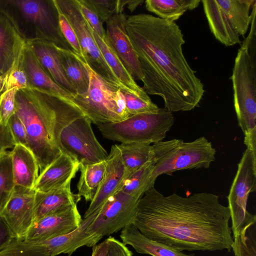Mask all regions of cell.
I'll list each match as a JSON object with an SVG mask.
<instances>
[{"mask_svg":"<svg viewBox=\"0 0 256 256\" xmlns=\"http://www.w3.org/2000/svg\"><path fill=\"white\" fill-rule=\"evenodd\" d=\"M20 66L26 76L28 88L54 94L71 100L73 94L52 80L26 44L21 56Z\"/></svg>","mask_w":256,"mask_h":256,"instance_id":"7402d4cb","label":"cell"},{"mask_svg":"<svg viewBox=\"0 0 256 256\" xmlns=\"http://www.w3.org/2000/svg\"><path fill=\"white\" fill-rule=\"evenodd\" d=\"M14 238L6 223L0 216V248L4 246Z\"/></svg>","mask_w":256,"mask_h":256,"instance_id":"ee69618b","label":"cell"},{"mask_svg":"<svg viewBox=\"0 0 256 256\" xmlns=\"http://www.w3.org/2000/svg\"><path fill=\"white\" fill-rule=\"evenodd\" d=\"M18 89L12 88L0 95V122L7 126L10 118L16 114V95Z\"/></svg>","mask_w":256,"mask_h":256,"instance_id":"74e56055","label":"cell"},{"mask_svg":"<svg viewBox=\"0 0 256 256\" xmlns=\"http://www.w3.org/2000/svg\"><path fill=\"white\" fill-rule=\"evenodd\" d=\"M126 109L130 116L152 112L158 108L150 97L138 96L128 92L122 91Z\"/></svg>","mask_w":256,"mask_h":256,"instance_id":"e575fe53","label":"cell"},{"mask_svg":"<svg viewBox=\"0 0 256 256\" xmlns=\"http://www.w3.org/2000/svg\"><path fill=\"white\" fill-rule=\"evenodd\" d=\"M55 47L64 74L76 94H82L86 92L89 86V76L80 59L71 50L56 45Z\"/></svg>","mask_w":256,"mask_h":256,"instance_id":"4316f807","label":"cell"},{"mask_svg":"<svg viewBox=\"0 0 256 256\" xmlns=\"http://www.w3.org/2000/svg\"><path fill=\"white\" fill-rule=\"evenodd\" d=\"M94 10L103 23L116 14L122 13L124 10L122 0H89Z\"/></svg>","mask_w":256,"mask_h":256,"instance_id":"d590c367","label":"cell"},{"mask_svg":"<svg viewBox=\"0 0 256 256\" xmlns=\"http://www.w3.org/2000/svg\"><path fill=\"white\" fill-rule=\"evenodd\" d=\"M92 32L105 61L121 85L130 93L138 96L144 98L150 97L133 78L106 38H101L92 30Z\"/></svg>","mask_w":256,"mask_h":256,"instance_id":"484cf974","label":"cell"},{"mask_svg":"<svg viewBox=\"0 0 256 256\" xmlns=\"http://www.w3.org/2000/svg\"><path fill=\"white\" fill-rule=\"evenodd\" d=\"M256 190V152L246 148L238 164L228 196L233 238L256 222V216L246 210L248 196Z\"/></svg>","mask_w":256,"mask_h":256,"instance_id":"30bf717a","label":"cell"},{"mask_svg":"<svg viewBox=\"0 0 256 256\" xmlns=\"http://www.w3.org/2000/svg\"><path fill=\"white\" fill-rule=\"evenodd\" d=\"M117 146L120 152L125 168L124 178L153 158L150 144L144 142H126L121 143L117 144Z\"/></svg>","mask_w":256,"mask_h":256,"instance_id":"f1b7e54d","label":"cell"},{"mask_svg":"<svg viewBox=\"0 0 256 256\" xmlns=\"http://www.w3.org/2000/svg\"><path fill=\"white\" fill-rule=\"evenodd\" d=\"M79 168L80 164L76 160L62 152L38 174L34 189L44 192L70 184Z\"/></svg>","mask_w":256,"mask_h":256,"instance_id":"ffe728a7","label":"cell"},{"mask_svg":"<svg viewBox=\"0 0 256 256\" xmlns=\"http://www.w3.org/2000/svg\"><path fill=\"white\" fill-rule=\"evenodd\" d=\"M15 187L10 150L0 154V214L10 198Z\"/></svg>","mask_w":256,"mask_h":256,"instance_id":"1f68e13d","label":"cell"},{"mask_svg":"<svg viewBox=\"0 0 256 256\" xmlns=\"http://www.w3.org/2000/svg\"><path fill=\"white\" fill-rule=\"evenodd\" d=\"M36 193L34 188L15 186L0 214L14 238L24 240L34 222Z\"/></svg>","mask_w":256,"mask_h":256,"instance_id":"5bb4252c","label":"cell"},{"mask_svg":"<svg viewBox=\"0 0 256 256\" xmlns=\"http://www.w3.org/2000/svg\"><path fill=\"white\" fill-rule=\"evenodd\" d=\"M172 112L165 108L130 116L116 122L97 126L102 136L121 143L144 142L150 144L160 141L174 124Z\"/></svg>","mask_w":256,"mask_h":256,"instance_id":"52a82bcc","label":"cell"},{"mask_svg":"<svg viewBox=\"0 0 256 256\" xmlns=\"http://www.w3.org/2000/svg\"><path fill=\"white\" fill-rule=\"evenodd\" d=\"M234 108L246 148L256 151V59L242 44L231 76Z\"/></svg>","mask_w":256,"mask_h":256,"instance_id":"5b68a950","label":"cell"},{"mask_svg":"<svg viewBox=\"0 0 256 256\" xmlns=\"http://www.w3.org/2000/svg\"><path fill=\"white\" fill-rule=\"evenodd\" d=\"M154 165L152 158L124 178L118 191L140 200L146 190L154 186L151 180Z\"/></svg>","mask_w":256,"mask_h":256,"instance_id":"4dcf8cb0","label":"cell"},{"mask_svg":"<svg viewBox=\"0 0 256 256\" xmlns=\"http://www.w3.org/2000/svg\"><path fill=\"white\" fill-rule=\"evenodd\" d=\"M106 163L104 178L95 196L84 214V218L98 210L110 196L118 192L125 178V168L117 144L111 147Z\"/></svg>","mask_w":256,"mask_h":256,"instance_id":"d6986e66","label":"cell"},{"mask_svg":"<svg viewBox=\"0 0 256 256\" xmlns=\"http://www.w3.org/2000/svg\"><path fill=\"white\" fill-rule=\"evenodd\" d=\"M55 0L74 29L83 54L82 60L106 82L128 91L121 85L105 61L94 40L92 30L75 0Z\"/></svg>","mask_w":256,"mask_h":256,"instance_id":"8fae6325","label":"cell"},{"mask_svg":"<svg viewBox=\"0 0 256 256\" xmlns=\"http://www.w3.org/2000/svg\"><path fill=\"white\" fill-rule=\"evenodd\" d=\"M80 199V196L71 191L70 184L48 192H36L34 222L64 208L77 206Z\"/></svg>","mask_w":256,"mask_h":256,"instance_id":"cb8c5ba5","label":"cell"},{"mask_svg":"<svg viewBox=\"0 0 256 256\" xmlns=\"http://www.w3.org/2000/svg\"><path fill=\"white\" fill-rule=\"evenodd\" d=\"M0 4L14 20H21L32 29V39L46 40L58 47L71 50L60 30L52 0H0Z\"/></svg>","mask_w":256,"mask_h":256,"instance_id":"9c48e42d","label":"cell"},{"mask_svg":"<svg viewBox=\"0 0 256 256\" xmlns=\"http://www.w3.org/2000/svg\"><path fill=\"white\" fill-rule=\"evenodd\" d=\"M83 16L92 29L101 38H106V30L103 23L94 10L89 0H75Z\"/></svg>","mask_w":256,"mask_h":256,"instance_id":"8d00e7d4","label":"cell"},{"mask_svg":"<svg viewBox=\"0 0 256 256\" xmlns=\"http://www.w3.org/2000/svg\"><path fill=\"white\" fill-rule=\"evenodd\" d=\"M0 256H50L43 246L13 238L0 248Z\"/></svg>","mask_w":256,"mask_h":256,"instance_id":"d6a6232c","label":"cell"},{"mask_svg":"<svg viewBox=\"0 0 256 256\" xmlns=\"http://www.w3.org/2000/svg\"><path fill=\"white\" fill-rule=\"evenodd\" d=\"M14 88L18 90L28 88L27 78L20 62L6 76L4 82V92Z\"/></svg>","mask_w":256,"mask_h":256,"instance_id":"ab89813d","label":"cell"},{"mask_svg":"<svg viewBox=\"0 0 256 256\" xmlns=\"http://www.w3.org/2000/svg\"><path fill=\"white\" fill-rule=\"evenodd\" d=\"M230 220L218 195L164 196L152 186L139 200L132 224L147 238L180 251H230Z\"/></svg>","mask_w":256,"mask_h":256,"instance_id":"6da1fadb","label":"cell"},{"mask_svg":"<svg viewBox=\"0 0 256 256\" xmlns=\"http://www.w3.org/2000/svg\"><path fill=\"white\" fill-rule=\"evenodd\" d=\"M104 161L92 164H80V175L77 185L78 194L92 202L100 186L106 168Z\"/></svg>","mask_w":256,"mask_h":256,"instance_id":"f546056e","label":"cell"},{"mask_svg":"<svg viewBox=\"0 0 256 256\" xmlns=\"http://www.w3.org/2000/svg\"><path fill=\"white\" fill-rule=\"evenodd\" d=\"M8 126L16 144H21L28 147V138L25 126L16 114L8 120Z\"/></svg>","mask_w":256,"mask_h":256,"instance_id":"60d3db41","label":"cell"},{"mask_svg":"<svg viewBox=\"0 0 256 256\" xmlns=\"http://www.w3.org/2000/svg\"><path fill=\"white\" fill-rule=\"evenodd\" d=\"M15 144L8 126L2 124L0 122V154L11 150Z\"/></svg>","mask_w":256,"mask_h":256,"instance_id":"7bdbcfd3","label":"cell"},{"mask_svg":"<svg viewBox=\"0 0 256 256\" xmlns=\"http://www.w3.org/2000/svg\"><path fill=\"white\" fill-rule=\"evenodd\" d=\"M80 59L88 74L89 86L86 92L76 94L71 100L97 126L118 122L128 118L122 92L128 91L106 82Z\"/></svg>","mask_w":256,"mask_h":256,"instance_id":"8992f818","label":"cell"},{"mask_svg":"<svg viewBox=\"0 0 256 256\" xmlns=\"http://www.w3.org/2000/svg\"><path fill=\"white\" fill-rule=\"evenodd\" d=\"M107 244L105 240L99 244L92 246L91 256H106Z\"/></svg>","mask_w":256,"mask_h":256,"instance_id":"f6af8a7d","label":"cell"},{"mask_svg":"<svg viewBox=\"0 0 256 256\" xmlns=\"http://www.w3.org/2000/svg\"><path fill=\"white\" fill-rule=\"evenodd\" d=\"M15 186L34 188L39 174L37 160L30 148L16 144L10 150Z\"/></svg>","mask_w":256,"mask_h":256,"instance_id":"603a6c76","label":"cell"},{"mask_svg":"<svg viewBox=\"0 0 256 256\" xmlns=\"http://www.w3.org/2000/svg\"><path fill=\"white\" fill-rule=\"evenodd\" d=\"M107 244L106 256H132L126 245L112 236L106 239Z\"/></svg>","mask_w":256,"mask_h":256,"instance_id":"b9f144b4","label":"cell"},{"mask_svg":"<svg viewBox=\"0 0 256 256\" xmlns=\"http://www.w3.org/2000/svg\"><path fill=\"white\" fill-rule=\"evenodd\" d=\"M138 200L120 190L116 192L98 209L87 232L103 237L132 224Z\"/></svg>","mask_w":256,"mask_h":256,"instance_id":"4fadbf2b","label":"cell"},{"mask_svg":"<svg viewBox=\"0 0 256 256\" xmlns=\"http://www.w3.org/2000/svg\"><path fill=\"white\" fill-rule=\"evenodd\" d=\"M120 238L124 244L130 246L140 254L152 256H190L182 251L147 238L132 224L122 230Z\"/></svg>","mask_w":256,"mask_h":256,"instance_id":"d4e9b609","label":"cell"},{"mask_svg":"<svg viewBox=\"0 0 256 256\" xmlns=\"http://www.w3.org/2000/svg\"><path fill=\"white\" fill-rule=\"evenodd\" d=\"M86 116L77 118L62 130L60 142L64 152L80 164H92L104 161L108 154L97 140Z\"/></svg>","mask_w":256,"mask_h":256,"instance_id":"7c38bea8","label":"cell"},{"mask_svg":"<svg viewBox=\"0 0 256 256\" xmlns=\"http://www.w3.org/2000/svg\"><path fill=\"white\" fill-rule=\"evenodd\" d=\"M26 45L41 66L58 86L74 95L76 94L68 80L54 44L40 40H26Z\"/></svg>","mask_w":256,"mask_h":256,"instance_id":"44dd1931","label":"cell"},{"mask_svg":"<svg viewBox=\"0 0 256 256\" xmlns=\"http://www.w3.org/2000/svg\"><path fill=\"white\" fill-rule=\"evenodd\" d=\"M248 230L233 238L232 249L236 256H256V241L247 236Z\"/></svg>","mask_w":256,"mask_h":256,"instance_id":"f35d334b","label":"cell"},{"mask_svg":"<svg viewBox=\"0 0 256 256\" xmlns=\"http://www.w3.org/2000/svg\"><path fill=\"white\" fill-rule=\"evenodd\" d=\"M82 220L77 206H69L34 222L24 240L36 243L67 234L78 228Z\"/></svg>","mask_w":256,"mask_h":256,"instance_id":"e0dca14e","label":"cell"},{"mask_svg":"<svg viewBox=\"0 0 256 256\" xmlns=\"http://www.w3.org/2000/svg\"><path fill=\"white\" fill-rule=\"evenodd\" d=\"M204 13L214 38L226 46L241 44L247 32L256 0H202Z\"/></svg>","mask_w":256,"mask_h":256,"instance_id":"ba28073f","label":"cell"},{"mask_svg":"<svg viewBox=\"0 0 256 256\" xmlns=\"http://www.w3.org/2000/svg\"><path fill=\"white\" fill-rule=\"evenodd\" d=\"M154 165L151 180L154 184L160 176L193 168H208L214 162L216 150L206 137L192 142L174 138L152 145Z\"/></svg>","mask_w":256,"mask_h":256,"instance_id":"277c9868","label":"cell"},{"mask_svg":"<svg viewBox=\"0 0 256 256\" xmlns=\"http://www.w3.org/2000/svg\"><path fill=\"white\" fill-rule=\"evenodd\" d=\"M52 2L56 12L58 28L70 48L71 50L80 58L83 60L82 50L74 28L60 10L56 0H52Z\"/></svg>","mask_w":256,"mask_h":256,"instance_id":"836d02e7","label":"cell"},{"mask_svg":"<svg viewBox=\"0 0 256 256\" xmlns=\"http://www.w3.org/2000/svg\"><path fill=\"white\" fill-rule=\"evenodd\" d=\"M200 0H146V9L162 19L175 22L186 11L196 8Z\"/></svg>","mask_w":256,"mask_h":256,"instance_id":"83f0119b","label":"cell"},{"mask_svg":"<svg viewBox=\"0 0 256 256\" xmlns=\"http://www.w3.org/2000/svg\"><path fill=\"white\" fill-rule=\"evenodd\" d=\"M126 29L140 62L146 93L161 97L164 108L172 112L197 107L204 85L184 54L185 40L177 24L138 14L127 17Z\"/></svg>","mask_w":256,"mask_h":256,"instance_id":"7a4b0ae2","label":"cell"},{"mask_svg":"<svg viewBox=\"0 0 256 256\" xmlns=\"http://www.w3.org/2000/svg\"><path fill=\"white\" fill-rule=\"evenodd\" d=\"M98 211V210L86 218H83L79 226L72 232L34 244L44 246L50 256H56L60 254H66L70 256L82 246H94L102 237L88 232L87 229Z\"/></svg>","mask_w":256,"mask_h":256,"instance_id":"ac0fdd59","label":"cell"},{"mask_svg":"<svg viewBox=\"0 0 256 256\" xmlns=\"http://www.w3.org/2000/svg\"><path fill=\"white\" fill-rule=\"evenodd\" d=\"M16 108L26 130L28 147L37 160L39 174L62 152L60 136L64 128L86 116L72 100L30 88L18 90Z\"/></svg>","mask_w":256,"mask_h":256,"instance_id":"3957f363","label":"cell"},{"mask_svg":"<svg viewBox=\"0 0 256 256\" xmlns=\"http://www.w3.org/2000/svg\"><path fill=\"white\" fill-rule=\"evenodd\" d=\"M26 44L14 19L0 5V90L4 92L5 78L20 64Z\"/></svg>","mask_w":256,"mask_h":256,"instance_id":"9a60e30c","label":"cell"},{"mask_svg":"<svg viewBox=\"0 0 256 256\" xmlns=\"http://www.w3.org/2000/svg\"><path fill=\"white\" fill-rule=\"evenodd\" d=\"M126 14L121 13L107 20L106 40L133 78L142 82L140 62L126 29Z\"/></svg>","mask_w":256,"mask_h":256,"instance_id":"2e32d148","label":"cell"}]
</instances>
